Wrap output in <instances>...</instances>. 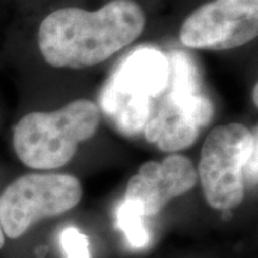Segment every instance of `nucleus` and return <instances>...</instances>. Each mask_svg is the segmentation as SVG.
Masks as SVG:
<instances>
[{
	"mask_svg": "<svg viewBox=\"0 0 258 258\" xmlns=\"http://www.w3.org/2000/svg\"><path fill=\"white\" fill-rule=\"evenodd\" d=\"M99 122L98 105L89 99H77L53 112H30L15 127V152L31 169H59L76 156L79 144L96 134Z\"/></svg>",
	"mask_w": 258,
	"mask_h": 258,
	"instance_id": "3",
	"label": "nucleus"
},
{
	"mask_svg": "<svg viewBox=\"0 0 258 258\" xmlns=\"http://www.w3.org/2000/svg\"><path fill=\"white\" fill-rule=\"evenodd\" d=\"M258 34V0H213L192 12L180 29V41L195 49L227 50Z\"/></svg>",
	"mask_w": 258,
	"mask_h": 258,
	"instance_id": "7",
	"label": "nucleus"
},
{
	"mask_svg": "<svg viewBox=\"0 0 258 258\" xmlns=\"http://www.w3.org/2000/svg\"><path fill=\"white\" fill-rule=\"evenodd\" d=\"M167 61L166 89L154 101L143 132L160 151L177 152L191 146L211 123L214 105L201 91L198 67L185 53H171Z\"/></svg>",
	"mask_w": 258,
	"mask_h": 258,
	"instance_id": "2",
	"label": "nucleus"
},
{
	"mask_svg": "<svg viewBox=\"0 0 258 258\" xmlns=\"http://www.w3.org/2000/svg\"><path fill=\"white\" fill-rule=\"evenodd\" d=\"M257 145V132L252 133L240 123L219 125L208 134L202 146L198 176L212 208L231 211L243 202L245 165Z\"/></svg>",
	"mask_w": 258,
	"mask_h": 258,
	"instance_id": "5",
	"label": "nucleus"
},
{
	"mask_svg": "<svg viewBox=\"0 0 258 258\" xmlns=\"http://www.w3.org/2000/svg\"><path fill=\"white\" fill-rule=\"evenodd\" d=\"M4 244H5V234H4V231H3L2 224H0V249L4 246Z\"/></svg>",
	"mask_w": 258,
	"mask_h": 258,
	"instance_id": "11",
	"label": "nucleus"
},
{
	"mask_svg": "<svg viewBox=\"0 0 258 258\" xmlns=\"http://www.w3.org/2000/svg\"><path fill=\"white\" fill-rule=\"evenodd\" d=\"M82 184L62 173H29L10 184L0 196V224L11 239L32 225L71 211L80 202Z\"/></svg>",
	"mask_w": 258,
	"mask_h": 258,
	"instance_id": "6",
	"label": "nucleus"
},
{
	"mask_svg": "<svg viewBox=\"0 0 258 258\" xmlns=\"http://www.w3.org/2000/svg\"><path fill=\"white\" fill-rule=\"evenodd\" d=\"M60 243L67 258H91L88 237L76 227L64 228L61 233Z\"/></svg>",
	"mask_w": 258,
	"mask_h": 258,
	"instance_id": "10",
	"label": "nucleus"
},
{
	"mask_svg": "<svg viewBox=\"0 0 258 258\" xmlns=\"http://www.w3.org/2000/svg\"><path fill=\"white\" fill-rule=\"evenodd\" d=\"M198 171L189 158L171 154L161 163L147 161L129 179L125 200L137 203L144 217H153L171 199L183 195L198 183Z\"/></svg>",
	"mask_w": 258,
	"mask_h": 258,
	"instance_id": "8",
	"label": "nucleus"
},
{
	"mask_svg": "<svg viewBox=\"0 0 258 258\" xmlns=\"http://www.w3.org/2000/svg\"><path fill=\"white\" fill-rule=\"evenodd\" d=\"M169 80L167 56L153 48L124 59L101 92V108L118 132L132 137L144 131L153 103Z\"/></svg>",
	"mask_w": 258,
	"mask_h": 258,
	"instance_id": "4",
	"label": "nucleus"
},
{
	"mask_svg": "<svg viewBox=\"0 0 258 258\" xmlns=\"http://www.w3.org/2000/svg\"><path fill=\"white\" fill-rule=\"evenodd\" d=\"M257 96H258V85L256 84V85H254V88H253V92H252V97H253V102H254V104H258V98H257Z\"/></svg>",
	"mask_w": 258,
	"mask_h": 258,
	"instance_id": "12",
	"label": "nucleus"
},
{
	"mask_svg": "<svg viewBox=\"0 0 258 258\" xmlns=\"http://www.w3.org/2000/svg\"><path fill=\"white\" fill-rule=\"evenodd\" d=\"M144 214L137 203L123 200L117 209V224L124 232L128 243L133 247L141 249L150 241V235L145 227Z\"/></svg>",
	"mask_w": 258,
	"mask_h": 258,
	"instance_id": "9",
	"label": "nucleus"
},
{
	"mask_svg": "<svg viewBox=\"0 0 258 258\" xmlns=\"http://www.w3.org/2000/svg\"><path fill=\"white\" fill-rule=\"evenodd\" d=\"M145 24L146 16L134 0H112L97 11L63 8L42 21L38 47L50 66L85 69L134 42Z\"/></svg>",
	"mask_w": 258,
	"mask_h": 258,
	"instance_id": "1",
	"label": "nucleus"
}]
</instances>
